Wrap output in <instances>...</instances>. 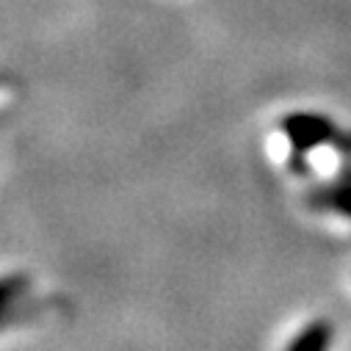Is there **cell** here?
<instances>
[{
	"label": "cell",
	"mask_w": 351,
	"mask_h": 351,
	"mask_svg": "<svg viewBox=\"0 0 351 351\" xmlns=\"http://www.w3.org/2000/svg\"><path fill=\"white\" fill-rule=\"evenodd\" d=\"M282 130L291 138V144L299 147V149L321 147L335 136L332 122L324 119V117H315V114H293L282 122Z\"/></svg>",
	"instance_id": "cell-1"
},
{
	"label": "cell",
	"mask_w": 351,
	"mask_h": 351,
	"mask_svg": "<svg viewBox=\"0 0 351 351\" xmlns=\"http://www.w3.org/2000/svg\"><path fill=\"white\" fill-rule=\"evenodd\" d=\"M310 205L318 208V210H332V213L351 216V180L313 191L310 194Z\"/></svg>",
	"instance_id": "cell-2"
},
{
	"label": "cell",
	"mask_w": 351,
	"mask_h": 351,
	"mask_svg": "<svg viewBox=\"0 0 351 351\" xmlns=\"http://www.w3.org/2000/svg\"><path fill=\"white\" fill-rule=\"evenodd\" d=\"M332 343V326L326 321H313L307 324L285 351H329Z\"/></svg>",
	"instance_id": "cell-3"
},
{
	"label": "cell",
	"mask_w": 351,
	"mask_h": 351,
	"mask_svg": "<svg viewBox=\"0 0 351 351\" xmlns=\"http://www.w3.org/2000/svg\"><path fill=\"white\" fill-rule=\"evenodd\" d=\"M28 291V280L25 277H0V324L3 315L12 310V304Z\"/></svg>",
	"instance_id": "cell-4"
}]
</instances>
